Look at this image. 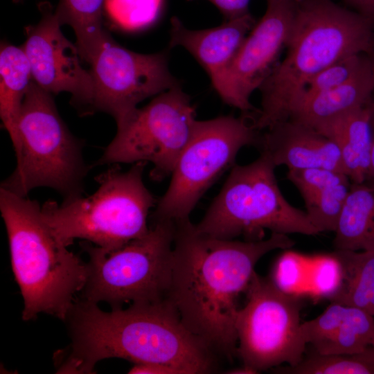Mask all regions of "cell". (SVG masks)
<instances>
[{
	"label": "cell",
	"mask_w": 374,
	"mask_h": 374,
	"mask_svg": "<svg viewBox=\"0 0 374 374\" xmlns=\"http://www.w3.org/2000/svg\"><path fill=\"white\" fill-rule=\"evenodd\" d=\"M372 346L374 347V340H373V343Z\"/></svg>",
	"instance_id": "37"
},
{
	"label": "cell",
	"mask_w": 374,
	"mask_h": 374,
	"mask_svg": "<svg viewBox=\"0 0 374 374\" xmlns=\"http://www.w3.org/2000/svg\"><path fill=\"white\" fill-rule=\"evenodd\" d=\"M226 373L230 374H254L257 373L251 368L242 364V366L229 370Z\"/></svg>",
	"instance_id": "33"
},
{
	"label": "cell",
	"mask_w": 374,
	"mask_h": 374,
	"mask_svg": "<svg viewBox=\"0 0 374 374\" xmlns=\"http://www.w3.org/2000/svg\"><path fill=\"white\" fill-rule=\"evenodd\" d=\"M175 231L174 222L157 220L145 235L114 251L84 243L88 276L77 299L112 309L166 299Z\"/></svg>",
	"instance_id": "8"
},
{
	"label": "cell",
	"mask_w": 374,
	"mask_h": 374,
	"mask_svg": "<svg viewBox=\"0 0 374 374\" xmlns=\"http://www.w3.org/2000/svg\"><path fill=\"white\" fill-rule=\"evenodd\" d=\"M105 0H58L55 15L61 24L69 25L76 36L81 59L89 64L98 53L106 37L103 29Z\"/></svg>",
	"instance_id": "23"
},
{
	"label": "cell",
	"mask_w": 374,
	"mask_h": 374,
	"mask_svg": "<svg viewBox=\"0 0 374 374\" xmlns=\"http://www.w3.org/2000/svg\"><path fill=\"white\" fill-rule=\"evenodd\" d=\"M305 343L321 355L353 354L372 346L374 317L355 307L335 302L318 317L301 323Z\"/></svg>",
	"instance_id": "17"
},
{
	"label": "cell",
	"mask_w": 374,
	"mask_h": 374,
	"mask_svg": "<svg viewBox=\"0 0 374 374\" xmlns=\"http://www.w3.org/2000/svg\"><path fill=\"white\" fill-rule=\"evenodd\" d=\"M192 1V0H188ZM221 12L226 20L241 17L249 12L250 0H207Z\"/></svg>",
	"instance_id": "29"
},
{
	"label": "cell",
	"mask_w": 374,
	"mask_h": 374,
	"mask_svg": "<svg viewBox=\"0 0 374 374\" xmlns=\"http://www.w3.org/2000/svg\"><path fill=\"white\" fill-rule=\"evenodd\" d=\"M195 109L180 84L154 96L123 123L96 165L150 162V177L171 175L197 123Z\"/></svg>",
	"instance_id": "10"
},
{
	"label": "cell",
	"mask_w": 374,
	"mask_h": 374,
	"mask_svg": "<svg viewBox=\"0 0 374 374\" xmlns=\"http://www.w3.org/2000/svg\"><path fill=\"white\" fill-rule=\"evenodd\" d=\"M275 165L261 154L253 162L235 165L201 221L197 231L210 236L234 240H262L265 230L284 234L319 233L305 211L290 204L281 193Z\"/></svg>",
	"instance_id": "7"
},
{
	"label": "cell",
	"mask_w": 374,
	"mask_h": 374,
	"mask_svg": "<svg viewBox=\"0 0 374 374\" xmlns=\"http://www.w3.org/2000/svg\"><path fill=\"white\" fill-rule=\"evenodd\" d=\"M93 81L91 113L103 112L123 123L145 99L180 84L166 51L142 54L118 44L107 33L90 64Z\"/></svg>",
	"instance_id": "12"
},
{
	"label": "cell",
	"mask_w": 374,
	"mask_h": 374,
	"mask_svg": "<svg viewBox=\"0 0 374 374\" xmlns=\"http://www.w3.org/2000/svg\"><path fill=\"white\" fill-rule=\"evenodd\" d=\"M283 60L260 86L253 127L267 130L289 119L307 84L335 62L374 52V21L332 0H294Z\"/></svg>",
	"instance_id": "3"
},
{
	"label": "cell",
	"mask_w": 374,
	"mask_h": 374,
	"mask_svg": "<svg viewBox=\"0 0 374 374\" xmlns=\"http://www.w3.org/2000/svg\"><path fill=\"white\" fill-rule=\"evenodd\" d=\"M294 12V0L267 1L265 14L247 35L229 67V105L242 112L253 109L250 97L277 64Z\"/></svg>",
	"instance_id": "14"
},
{
	"label": "cell",
	"mask_w": 374,
	"mask_h": 374,
	"mask_svg": "<svg viewBox=\"0 0 374 374\" xmlns=\"http://www.w3.org/2000/svg\"><path fill=\"white\" fill-rule=\"evenodd\" d=\"M284 1V0H267V1Z\"/></svg>",
	"instance_id": "35"
},
{
	"label": "cell",
	"mask_w": 374,
	"mask_h": 374,
	"mask_svg": "<svg viewBox=\"0 0 374 374\" xmlns=\"http://www.w3.org/2000/svg\"><path fill=\"white\" fill-rule=\"evenodd\" d=\"M271 370L280 374H374V347L353 354L321 355L313 350L294 366Z\"/></svg>",
	"instance_id": "24"
},
{
	"label": "cell",
	"mask_w": 374,
	"mask_h": 374,
	"mask_svg": "<svg viewBox=\"0 0 374 374\" xmlns=\"http://www.w3.org/2000/svg\"><path fill=\"white\" fill-rule=\"evenodd\" d=\"M130 374H186L179 368L160 363L134 364L129 370Z\"/></svg>",
	"instance_id": "30"
},
{
	"label": "cell",
	"mask_w": 374,
	"mask_h": 374,
	"mask_svg": "<svg viewBox=\"0 0 374 374\" xmlns=\"http://www.w3.org/2000/svg\"><path fill=\"white\" fill-rule=\"evenodd\" d=\"M246 303L235 319L237 355L257 373L287 364L297 365L307 344L301 331L299 297L256 271L245 290Z\"/></svg>",
	"instance_id": "11"
},
{
	"label": "cell",
	"mask_w": 374,
	"mask_h": 374,
	"mask_svg": "<svg viewBox=\"0 0 374 374\" xmlns=\"http://www.w3.org/2000/svg\"><path fill=\"white\" fill-rule=\"evenodd\" d=\"M373 95L374 69L371 60L366 70L345 84L299 103L289 119L317 131L336 118L367 105Z\"/></svg>",
	"instance_id": "18"
},
{
	"label": "cell",
	"mask_w": 374,
	"mask_h": 374,
	"mask_svg": "<svg viewBox=\"0 0 374 374\" xmlns=\"http://www.w3.org/2000/svg\"><path fill=\"white\" fill-rule=\"evenodd\" d=\"M20 152L13 172L1 187L19 196L39 187L51 188L65 199L82 195L89 167L84 143L60 116L53 94L30 84L19 120Z\"/></svg>",
	"instance_id": "6"
},
{
	"label": "cell",
	"mask_w": 374,
	"mask_h": 374,
	"mask_svg": "<svg viewBox=\"0 0 374 374\" xmlns=\"http://www.w3.org/2000/svg\"><path fill=\"white\" fill-rule=\"evenodd\" d=\"M33 81L22 46L1 43L0 51V116L9 134L16 158L20 152L19 120L23 101Z\"/></svg>",
	"instance_id": "20"
},
{
	"label": "cell",
	"mask_w": 374,
	"mask_h": 374,
	"mask_svg": "<svg viewBox=\"0 0 374 374\" xmlns=\"http://www.w3.org/2000/svg\"><path fill=\"white\" fill-rule=\"evenodd\" d=\"M334 233L335 250H374V188L351 183Z\"/></svg>",
	"instance_id": "21"
},
{
	"label": "cell",
	"mask_w": 374,
	"mask_h": 374,
	"mask_svg": "<svg viewBox=\"0 0 374 374\" xmlns=\"http://www.w3.org/2000/svg\"><path fill=\"white\" fill-rule=\"evenodd\" d=\"M249 13L208 29L191 30L177 17L170 20V47L181 46L204 68L221 99L230 103L227 72L242 42L256 24Z\"/></svg>",
	"instance_id": "15"
},
{
	"label": "cell",
	"mask_w": 374,
	"mask_h": 374,
	"mask_svg": "<svg viewBox=\"0 0 374 374\" xmlns=\"http://www.w3.org/2000/svg\"><path fill=\"white\" fill-rule=\"evenodd\" d=\"M145 162L126 171L113 164L96 177L97 190L90 196L48 200L42 205L44 221L66 247L85 240L107 251L120 249L145 235L148 217L156 199L143 181Z\"/></svg>",
	"instance_id": "5"
},
{
	"label": "cell",
	"mask_w": 374,
	"mask_h": 374,
	"mask_svg": "<svg viewBox=\"0 0 374 374\" xmlns=\"http://www.w3.org/2000/svg\"><path fill=\"white\" fill-rule=\"evenodd\" d=\"M347 8L374 21V0H341Z\"/></svg>",
	"instance_id": "31"
},
{
	"label": "cell",
	"mask_w": 374,
	"mask_h": 374,
	"mask_svg": "<svg viewBox=\"0 0 374 374\" xmlns=\"http://www.w3.org/2000/svg\"><path fill=\"white\" fill-rule=\"evenodd\" d=\"M15 3H18V2H20L21 0H12Z\"/></svg>",
	"instance_id": "36"
},
{
	"label": "cell",
	"mask_w": 374,
	"mask_h": 374,
	"mask_svg": "<svg viewBox=\"0 0 374 374\" xmlns=\"http://www.w3.org/2000/svg\"><path fill=\"white\" fill-rule=\"evenodd\" d=\"M371 64V59L368 54L353 55L335 62L317 74L307 84L296 105L317 94L345 84Z\"/></svg>",
	"instance_id": "26"
},
{
	"label": "cell",
	"mask_w": 374,
	"mask_h": 374,
	"mask_svg": "<svg viewBox=\"0 0 374 374\" xmlns=\"http://www.w3.org/2000/svg\"><path fill=\"white\" fill-rule=\"evenodd\" d=\"M371 55V60H372V63H373V68H374V52L370 55Z\"/></svg>",
	"instance_id": "34"
},
{
	"label": "cell",
	"mask_w": 374,
	"mask_h": 374,
	"mask_svg": "<svg viewBox=\"0 0 374 374\" xmlns=\"http://www.w3.org/2000/svg\"><path fill=\"white\" fill-rule=\"evenodd\" d=\"M260 134L244 117L220 116L197 121L193 134L171 174L167 190L158 202L152 221L189 220L197 203L234 163L244 146L256 145Z\"/></svg>",
	"instance_id": "9"
},
{
	"label": "cell",
	"mask_w": 374,
	"mask_h": 374,
	"mask_svg": "<svg viewBox=\"0 0 374 374\" xmlns=\"http://www.w3.org/2000/svg\"><path fill=\"white\" fill-rule=\"evenodd\" d=\"M287 179L298 189L303 200L328 186L350 180L343 172L324 168L289 170Z\"/></svg>",
	"instance_id": "28"
},
{
	"label": "cell",
	"mask_w": 374,
	"mask_h": 374,
	"mask_svg": "<svg viewBox=\"0 0 374 374\" xmlns=\"http://www.w3.org/2000/svg\"><path fill=\"white\" fill-rule=\"evenodd\" d=\"M0 211L24 301L22 319L43 313L65 321L86 283L87 262L55 236L37 201L1 187Z\"/></svg>",
	"instance_id": "4"
},
{
	"label": "cell",
	"mask_w": 374,
	"mask_h": 374,
	"mask_svg": "<svg viewBox=\"0 0 374 374\" xmlns=\"http://www.w3.org/2000/svg\"><path fill=\"white\" fill-rule=\"evenodd\" d=\"M350 180L328 186L304 199L306 214L319 232H335L346 197Z\"/></svg>",
	"instance_id": "25"
},
{
	"label": "cell",
	"mask_w": 374,
	"mask_h": 374,
	"mask_svg": "<svg viewBox=\"0 0 374 374\" xmlns=\"http://www.w3.org/2000/svg\"><path fill=\"white\" fill-rule=\"evenodd\" d=\"M162 0H105L103 10L112 21L126 30H137L157 17Z\"/></svg>",
	"instance_id": "27"
},
{
	"label": "cell",
	"mask_w": 374,
	"mask_h": 374,
	"mask_svg": "<svg viewBox=\"0 0 374 374\" xmlns=\"http://www.w3.org/2000/svg\"><path fill=\"white\" fill-rule=\"evenodd\" d=\"M175 224L166 299L192 333L230 359L237 355L238 298L256 265L269 252L295 242L279 233L258 240H224L199 232L190 220Z\"/></svg>",
	"instance_id": "1"
},
{
	"label": "cell",
	"mask_w": 374,
	"mask_h": 374,
	"mask_svg": "<svg viewBox=\"0 0 374 374\" xmlns=\"http://www.w3.org/2000/svg\"><path fill=\"white\" fill-rule=\"evenodd\" d=\"M371 127L372 132L371 170L365 184L374 188V95L371 103Z\"/></svg>",
	"instance_id": "32"
},
{
	"label": "cell",
	"mask_w": 374,
	"mask_h": 374,
	"mask_svg": "<svg viewBox=\"0 0 374 374\" xmlns=\"http://www.w3.org/2000/svg\"><path fill=\"white\" fill-rule=\"evenodd\" d=\"M371 103L336 118L317 130L337 145L344 173L353 184L365 183L370 173L372 150Z\"/></svg>",
	"instance_id": "19"
},
{
	"label": "cell",
	"mask_w": 374,
	"mask_h": 374,
	"mask_svg": "<svg viewBox=\"0 0 374 374\" xmlns=\"http://www.w3.org/2000/svg\"><path fill=\"white\" fill-rule=\"evenodd\" d=\"M332 256L339 265V280L328 300L374 317V250H335Z\"/></svg>",
	"instance_id": "22"
},
{
	"label": "cell",
	"mask_w": 374,
	"mask_h": 374,
	"mask_svg": "<svg viewBox=\"0 0 374 374\" xmlns=\"http://www.w3.org/2000/svg\"><path fill=\"white\" fill-rule=\"evenodd\" d=\"M38 9L40 20L25 28L26 39L21 46L28 59L33 81L52 94L70 93L71 103L81 114H91L93 81L90 71L82 66L77 46L62 33L50 2L41 1Z\"/></svg>",
	"instance_id": "13"
},
{
	"label": "cell",
	"mask_w": 374,
	"mask_h": 374,
	"mask_svg": "<svg viewBox=\"0 0 374 374\" xmlns=\"http://www.w3.org/2000/svg\"><path fill=\"white\" fill-rule=\"evenodd\" d=\"M65 321L71 341L55 355L57 373H91L109 358L168 364L186 374L216 368L215 351L184 325L167 299L104 311L77 299Z\"/></svg>",
	"instance_id": "2"
},
{
	"label": "cell",
	"mask_w": 374,
	"mask_h": 374,
	"mask_svg": "<svg viewBox=\"0 0 374 374\" xmlns=\"http://www.w3.org/2000/svg\"><path fill=\"white\" fill-rule=\"evenodd\" d=\"M275 166L288 170L324 168L344 173L337 145L315 130L287 119L259 136L256 145Z\"/></svg>",
	"instance_id": "16"
}]
</instances>
